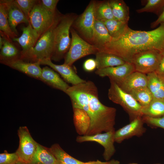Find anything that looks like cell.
<instances>
[{
	"instance_id": "obj_25",
	"label": "cell",
	"mask_w": 164,
	"mask_h": 164,
	"mask_svg": "<svg viewBox=\"0 0 164 164\" xmlns=\"http://www.w3.org/2000/svg\"><path fill=\"white\" fill-rule=\"evenodd\" d=\"M0 35L3 39V46L1 49L0 53V62L11 60L21 58V52L3 33Z\"/></svg>"
},
{
	"instance_id": "obj_36",
	"label": "cell",
	"mask_w": 164,
	"mask_h": 164,
	"mask_svg": "<svg viewBox=\"0 0 164 164\" xmlns=\"http://www.w3.org/2000/svg\"><path fill=\"white\" fill-rule=\"evenodd\" d=\"M19 160L16 153H9L6 151L0 154V164H15Z\"/></svg>"
},
{
	"instance_id": "obj_39",
	"label": "cell",
	"mask_w": 164,
	"mask_h": 164,
	"mask_svg": "<svg viewBox=\"0 0 164 164\" xmlns=\"http://www.w3.org/2000/svg\"><path fill=\"white\" fill-rule=\"evenodd\" d=\"M155 72L160 77L164 79V53L162 54L159 66Z\"/></svg>"
},
{
	"instance_id": "obj_19",
	"label": "cell",
	"mask_w": 164,
	"mask_h": 164,
	"mask_svg": "<svg viewBox=\"0 0 164 164\" xmlns=\"http://www.w3.org/2000/svg\"><path fill=\"white\" fill-rule=\"evenodd\" d=\"M39 79L50 86L66 93L70 87L52 69L45 67L42 69Z\"/></svg>"
},
{
	"instance_id": "obj_40",
	"label": "cell",
	"mask_w": 164,
	"mask_h": 164,
	"mask_svg": "<svg viewBox=\"0 0 164 164\" xmlns=\"http://www.w3.org/2000/svg\"><path fill=\"white\" fill-rule=\"evenodd\" d=\"M161 23H164V9L157 19L151 23V27L155 28Z\"/></svg>"
},
{
	"instance_id": "obj_11",
	"label": "cell",
	"mask_w": 164,
	"mask_h": 164,
	"mask_svg": "<svg viewBox=\"0 0 164 164\" xmlns=\"http://www.w3.org/2000/svg\"><path fill=\"white\" fill-rule=\"evenodd\" d=\"M96 3L91 1L76 22V27L87 40L93 42L95 21Z\"/></svg>"
},
{
	"instance_id": "obj_24",
	"label": "cell",
	"mask_w": 164,
	"mask_h": 164,
	"mask_svg": "<svg viewBox=\"0 0 164 164\" xmlns=\"http://www.w3.org/2000/svg\"><path fill=\"white\" fill-rule=\"evenodd\" d=\"M112 40V38L104 23L96 19L93 42L97 47L103 46Z\"/></svg>"
},
{
	"instance_id": "obj_42",
	"label": "cell",
	"mask_w": 164,
	"mask_h": 164,
	"mask_svg": "<svg viewBox=\"0 0 164 164\" xmlns=\"http://www.w3.org/2000/svg\"><path fill=\"white\" fill-rule=\"evenodd\" d=\"M3 44V39L2 37L0 35V49L2 48Z\"/></svg>"
},
{
	"instance_id": "obj_45",
	"label": "cell",
	"mask_w": 164,
	"mask_h": 164,
	"mask_svg": "<svg viewBox=\"0 0 164 164\" xmlns=\"http://www.w3.org/2000/svg\"><path fill=\"white\" fill-rule=\"evenodd\" d=\"M128 164H138L136 163H129Z\"/></svg>"
},
{
	"instance_id": "obj_21",
	"label": "cell",
	"mask_w": 164,
	"mask_h": 164,
	"mask_svg": "<svg viewBox=\"0 0 164 164\" xmlns=\"http://www.w3.org/2000/svg\"><path fill=\"white\" fill-rule=\"evenodd\" d=\"M95 55L97 70L119 66L126 63L119 57L112 54L98 51Z\"/></svg>"
},
{
	"instance_id": "obj_28",
	"label": "cell",
	"mask_w": 164,
	"mask_h": 164,
	"mask_svg": "<svg viewBox=\"0 0 164 164\" xmlns=\"http://www.w3.org/2000/svg\"><path fill=\"white\" fill-rule=\"evenodd\" d=\"M113 15L115 19L128 22L129 19V8L122 0L109 1Z\"/></svg>"
},
{
	"instance_id": "obj_35",
	"label": "cell",
	"mask_w": 164,
	"mask_h": 164,
	"mask_svg": "<svg viewBox=\"0 0 164 164\" xmlns=\"http://www.w3.org/2000/svg\"><path fill=\"white\" fill-rule=\"evenodd\" d=\"M145 124L152 128H160L164 129V116L159 118H152L143 116Z\"/></svg>"
},
{
	"instance_id": "obj_9",
	"label": "cell",
	"mask_w": 164,
	"mask_h": 164,
	"mask_svg": "<svg viewBox=\"0 0 164 164\" xmlns=\"http://www.w3.org/2000/svg\"><path fill=\"white\" fill-rule=\"evenodd\" d=\"M18 135L19 144L15 152L20 161L29 164L36 151L37 143L32 137L26 126L19 127Z\"/></svg>"
},
{
	"instance_id": "obj_33",
	"label": "cell",
	"mask_w": 164,
	"mask_h": 164,
	"mask_svg": "<svg viewBox=\"0 0 164 164\" xmlns=\"http://www.w3.org/2000/svg\"><path fill=\"white\" fill-rule=\"evenodd\" d=\"M164 9V0H148L143 7L137 10L136 11L138 13L152 12L159 16Z\"/></svg>"
},
{
	"instance_id": "obj_38",
	"label": "cell",
	"mask_w": 164,
	"mask_h": 164,
	"mask_svg": "<svg viewBox=\"0 0 164 164\" xmlns=\"http://www.w3.org/2000/svg\"><path fill=\"white\" fill-rule=\"evenodd\" d=\"M59 1L58 0H42L40 2L46 9L53 12H56V5Z\"/></svg>"
},
{
	"instance_id": "obj_27",
	"label": "cell",
	"mask_w": 164,
	"mask_h": 164,
	"mask_svg": "<svg viewBox=\"0 0 164 164\" xmlns=\"http://www.w3.org/2000/svg\"><path fill=\"white\" fill-rule=\"evenodd\" d=\"M143 116L159 118L164 116V100L153 98L147 105L142 107Z\"/></svg>"
},
{
	"instance_id": "obj_23",
	"label": "cell",
	"mask_w": 164,
	"mask_h": 164,
	"mask_svg": "<svg viewBox=\"0 0 164 164\" xmlns=\"http://www.w3.org/2000/svg\"><path fill=\"white\" fill-rule=\"evenodd\" d=\"M73 120L76 131L80 135H85L90 125V118L82 109L73 108Z\"/></svg>"
},
{
	"instance_id": "obj_30",
	"label": "cell",
	"mask_w": 164,
	"mask_h": 164,
	"mask_svg": "<svg viewBox=\"0 0 164 164\" xmlns=\"http://www.w3.org/2000/svg\"><path fill=\"white\" fill-rule=\"evenodd\" d=\"M0 30L9 39L16 37L17 35L11 29L8 21V12L5 5L0 1Z\"/></svg>"
},
{
	"instance_id": "obj_4",
	"label": "cell",
	"mask_w": 164,
	"mask_h": 164,
	"mask_svg": "<svg viewBox=\"0 0 164 164\" xmlns=\"http://www.w3.org/2000/svg\"><path fill=\"white\" fill-rule=\"evenodd\" d=\"M108 96L113 102L120 105L128 114L130 122L143 116L142 106L130 94L123 90L113 81L110 80Z\"/></svg>"
},
{
	"instance_id": "obj_14",
	"label": "cell",
	"mask_w": 164,
	"mask_h": 164,
	"mask_svg": "<svg viewBox=\"0 0 164 164\" xmlns=\"http://www.w3.org/2000/svg\"><path fill=\"white\" fill-rule=\"evenodd\" d=\"M0 1L6 8L10 27L12 31L17 35L18 32L16 29L17 25L22 23L28 25L30 23L29 21L26 17L15 0Z\"/></svg>"
},
{
	"instance_id": "obj_29",
	"label": "cell",
	"mask_w": 164,
	"mask_h": 164,
	"mask_svg": "<svg viewBox=\"0 0 164 164\" xmlns=\"http://www.w3.org/2000/svg\"><path fill=\"white\" fill-rule=\"evenodd\" d=\"M50 149L59 164H82L84 162L68 154L57 143L53 144Z\"/></svg>"
},
{
	"instance_id": "obj_16",
	"label": "cell",
	"mask_w": 164,
	"mask_h": 164,
	"mask_svg": "<svg viewBox=\"0 0 164 164\" xmlns=\"http://www.w3.org/2000/svg\"><path fill=\"white\" fill-rule=\"evenodd\" d=\"M14 69L24 73L28 75L39 79L42 72L39 61L29 62L20 58L0 62Z\"/></svg>"
},
{
	"instance_id": "obj_13",
	"label": "cell",
	"mask_w": 164,
	"mask_h": 164,
	"mask_svg": "<svg viewBox=\"0 0 164 164\" xmlns=\"http://www.w3.org/2000/svg\"><path fill=\"white\" fill-rule=\"evenodd\" d=\"M22 33L19 37H15L12 40L17 42L21 46V58L22 59L34 46L40 37L37 32L33 28L30 23L22 28Z\"/></svg>"
},
{
	"instance_id": "obj_3",
	"label": "cell",
	"mask_w": 164,
	"mask_h": 164,
	"mask_svg": "<svg viewBox=\"0 0 164 164\" xmlns=\"http://www.w3.org/2000/svg\"><path fill=\"white\" fill-rule=\"evenodd\" d=\"M75 19L74 16L69 14L60 16L55 29L51 60L60 61L68 51L71 42L70 31Z\"/></svg>"
},
{
	"instance_id": "obj_44",
	"label": "cell",
	"mask_w": 164,
	"mask_h": 164,
	"mask_svg": "<svg viewBox=\"0 0 164 164\" xmlns=\"http://www.w3.org/2000/svg\"><path fill=\"white\" fill-rule=\"evenodd\" d=\"M15 164H27V163H26L25 162H24L21 161H19L17 163H16Z\"/></svg>"
},
{
	"instance_id": "obj_1",
	"label": "cell",
	"mask_w": 164,
	"mask_h": 164,
	"mask_svg": "<svg viewBox=\"0 0 164 164\" xmlns=\"http://www.w3.org/2000/svg\"><path fill=\"white\" fill-rule=\"evenodd\" d=\"M66 93L70 98L73 108L84 110L90 120L85 135H93L114 129L116 109L102 104L98 97V91L91 81L70 86Z\"/></svg>"
},
{
	"instance_id": "obj_34",
	"label": "cell",
	"mask_w": 164,
	"mask_h": 164,
	"mask_svg": "<svg viewBox=\"0 0 164 164\" xmlns=\"http://www.w3.org/2000/svg\"><path fill=\"white\" fill-rule=\"evenodd\" d=\"M26 18L29 21L30 12L38 2L36 0H15Z\"/></svg>"
},
{
	"instance_id": "obj_6",
	"label": "cell",
	"mask_w": 164,
	"mask_h": 164,
	"mask_svg": "<svg viewBox=\"0 0 164 164\" xmlns=\"http://www.w3.org/2000/svg\"><path fill=\"white\" fill-rule=\"evenodd\" d=\"M60 16L56 12L46 9L40 1H39L30 13L29 21L40 36L58 21Z\"/></svg>"
},
{
	"instance_id": "obj_37",
	"label": "cell",
	"mask_w": 164,
	"mask_h": 164,
	"mask_svg": "<svg viewBox=\"0 0 164 164\" xmlns=\"http://www.w3.org/2000/svg\"><path fill=\"white\" fill-rule=\"evenodd\" d=\"M97 68V63L95 59L91 58L87 60L83 64V68L87 72H91Z\"/></svg>"
},
{
	"instance_id": "obj_26",
	"label": "cell",
	"mask_w": 164,
	"mask_h": 164,
	"mask_svg": "<svg viewBox=\"0 0 164 164\" xmlns=\"http://www.w3.org/2000/svg\"><path fill=\"white\" fill-rule=\"evenodd\" d=\"M103 22L112 38V40L117 39L122 36L129 28L128 26V22L115 19Z\"/></svg>"
},
{
	"instance_id": "obj_7",
	"label": "cell",
	"mask_w": 164,
	"mask_h": 164,
	"mask_svg": "<svg viewBox=\"0 0 164 164\" xmlns=\"http://www.w3.org/2000/svg\"><path fill=\"white\" fill-rule=\"evenodd\" d=\"M72 38L70 46L66 54L64 63L70 66L78 59L87 55L96 54L97 47L91 45L82 38L74 29L70 28Z\"/></svg>"
},
{
	"instance_id": "obj_41",
	"label": "cell",
	"mask_w": 164,
	"mask_h": 164,
	"mask_svg": "<svg viewBox=\"0 0 164 164\" xmlns=\"http://www.w3.org/2000/svg\"><path fill=\"white\" fill-rule=\"evenodd\" d=\"M112 160L106 162H102L99 160L96 161H90L87 162H84L82 164H111Z\"/></svg>"
},
{
	"instance_id": "obj_43",
	"label": "cell",
	"mask_w": 164,
	"mask_h": 164,
	"mask_svg": "<svg viewBox=\"0 0 164 164\" xmlns=\"http://www.w3.org/2000/svg\"><path fill=\"white\" fill-rule=\"evenodd\" d=\"M111 164H120V163L118 160L112 159V160Z\"/></svg>"
},
{
	"instance_id": "obj_20",
	"label": "cell",
	"mask_w": 164,
	"mask_h": 164,
	"mask_svg": "<svg viewBox=\"0 0 164 164\" xmlns=\"http://www.w3.org/2000/svg\"><path fill=\"white\" fill-rule=\"evenodd\" d=\"M147 87L150 91L153 98L164 100V79L155 72L147 74Z\"/></svg>"
},
{
	"instance_id": "obj_31",
	"label": "cell",
	"mask_w": 164,
	"mask_h": 164,
	"mask_svg": "<svg viewBox=\"0 0 164 164\" xmlns=\"http://www.w3.org/2000/svg\"><path fill=\"white\" fill-rule=\"evenodd\" d=\"M95 16L96 19L102 22L114 19L109 1L96 3Z\"/></svg>"
},
{
	"instance_id": "obj_15",
	"label": "cell",
	"mask_w": 164,
	"mask_h": 164,
	"mask_svg": "<svg viewBox=\"0 0 164 164\" xmlns=\"http://www.w3.org/2000/svg\"><path fill=\"white\" fill-rule=\"evenodd\" d=\"M135 71L134 67L131 63L126 62L122 65L97 70L95 73L101 77H107L110 80L117 82L121 80Z\"/></svg>"
},
{
	"instance_id": "obj_47",
	"label": "cell",
	"mask_w": 164,
	"mask_h": 164,
	"mask_svg": "<svg viewBox=\"0 0 164 164\" xmlns=\"http://www.w3.org/2000/svg\"></svg>"
},
{
	"instance_id": "obj_2",
	"label": "cell",
	"mask_w": 164,
	"mask_h": 164,
	"mask_svg": "<svg viewBox=\"0 0 164 164\" xmlns=\"http://www.w3.org/2000/svg\"><path fill=\"white\" fill-rule=\"evenodd\" d=\"M98 51L115 55L130 63L132 57L139 53L152 50L164 53V23L149 31L135 30L129 27L118 39L97 47Z\"/></svg>"
},
{
	"instance_id": "obj_17",
	"label": "cell",
	"mask_w": 164,
	"mask_h": 164,
	"mask_svg": "<svg viewBox=\"0 0 164 164\" xmlns=\"http://www.w3.org/2000/svg\"><path fill=\"white\" fill-rule=\"evenodd\" d=\"M39 62L40 65H47L58 72L67 82L73 85H77L86 81L77 74L71 66L65 63L61 65L55 64L50 59H43Z\"/></svg>"
},
{
	"instance_id": "obj_32",
	"label": "cell",
	"mask_w": 164,
	"mask_h": 164,
	"mask_svg": "<svg viewBox=\"0 0 164 164\" xmlns=\"http://www.w3.org/2000/svg\"><path fill=\"white\" fill-rule=\"evenodd\" d=\"M129 94L132 96L142 107L148 105L153 99L152 94L147 87L133 90Z\"/></svg>"
},
{
	"instance_id": "obj_12",
	"label": "cell",
	"mask_w": 164,
	"mask_h": 164,
	"mask_svg": "<svg viewBox=\"0 0 164 164\" xmlns=\"http://www.w3.org/2000/svg\"><path fill=\"white\" fill-rule=\"evenodd\" d=\"M142 117L137 118L128 124L115 131V142L121 143L125 140L134 136L140 137L146 131Z\"/></svg>"
},
{
	"instance_id": "obj_5",
	"label": "cell",
	"mask_w": 164,
	"mask_h": 164,
	"mask_svg": "<svg viewBox=\"0 0 164 164\" xmlns=\"http://www.w3.org/2000/svg\"><path fill=\"white\" fill-rule=\"evenodd\" d=\"M59 19L40 36L34 47L22 59L36 62L43 59H51L53 50L55 29Z\"/></svg>"
},
{
	"instance_id": "obj_8",
	"label": "cell",
	"mask_w": 164,
	"mask_h": 164,
	"mask_svg": "<svg viewBox=\"0 0 164 164\" xmlns=\"http://www.w3.org/2000/svg\"><path fill=\"white\" fill-rule=\"evenodd\" d=\"M162 54L155 50L142 52L134 55L130 63L133 65L135 71L147 74L157 70Z\"/></svg>"
},
{
	"instance_id": "obj_10",
	"label": "cell",
	"mask_w": 164,
	"mask_h": 164,
	"mask_svg": "<svg viewBox=\"0 0 164 164\" xmlns=\"http://www.w3.org/2000/svg\"><path fill=\"white\" fill-rule=\"evenodd\" d=\"M115 129L104 133L93 135H84L77 136L76 141L79 143L86 142H94L99 143L104 148V158L108 161L116 152L114 146Z\"/></svg>"
},
{
	"instance_id": "obj_46",
	"label": "cell",
	"mask_w": 164,
	"mask_h": 164,
	"mask_svg": "<svg viewBox=\"0 0 164 164\" xmlns=\"http://www.w3.org/2000/svg\"><path fill=\"white\" fill-rule=\"evenodd\" d=\"M153 164H161L159 163H156Z\"/></svg>"
},
{
	"instance_id": "obj_22",
	"label": "cell",
	"mask_w": 164,
	"mask_h": 164,
	"mask_svg": "<svg viewBox=\"0 0 164 164\" xmlns=\"http://www.w3.org/2000/svg\"><path fill=\"white\" fill-rule=\"evenodd\" d=\"M30 164H59L50 148L37 143L35 153Z\"/></svg>"
},
{
	"instance_id": "obj_18",
	"label": "cell",
	"mask_w": 164,
	"mask_h": 164,
	"mask_svg": "<svg viewBox=\"0 0 164 164\" xmlns=\"http://www.w3.org/2000/svg\"><path fill=\"white\" fill-rule=\"evenodd\" d=\"M115 82L123 90L129 93L133 90L147 87V75L135 71L121 80Z\"/></svg>"
}]
</instances>
